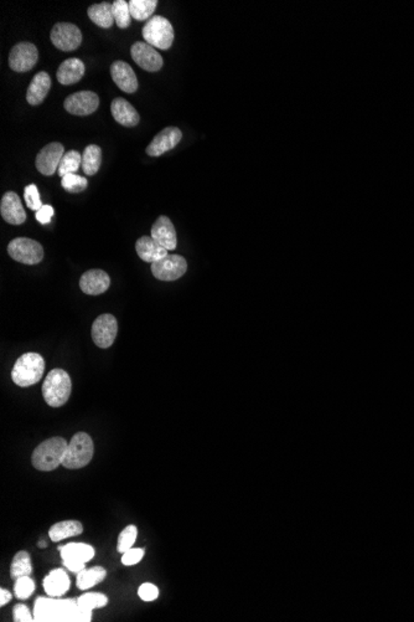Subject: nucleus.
<instances>
[{
    "instance_id": "bb28decb",
    "label": "nucleus",
    "mask_w": 414,
    "mask_h": 622,
    "mask_svg": "<svg viewBox=\"0 0 414 622\" xmlns=\"http://www.w3.org/2000/svg\"><path fill=\"white\" fill-rule=\"evenodd\" d=\"M87 14H88V18L91 19L92 22H95L98 27H103V29H109L113 24H116L114 22L112 4L108 3V1L99 3V4H93V6L88 8Z\"/></svg>"
},
{
    "instance_id": "58836bf2",
    "label": "nucleus",
    "mask_w": 414,
    "mask_h": 622,
    "mask_svg": "<svg viewBox=\"0 0 414 622\" xmlns=\"http://www.w3.org/2000/svg\"><path fill=\"white\" fill-rule=\"evenodd\" d=\"M144 554H146V550L143 548H134V549L132 548L130 550L123 553L122 563H123V565H127V567L135 565V564L140 563V560L143 559Z\"/></svg>"
},
{
    "instance_id": "0eeeda50",
    "label": "nucleus",
    "mask_w": 414,
    "mask_h": 622,
    "mask_svg": "<svg viewBox=\"0 0 414 622\" xmlns=\"http://www.w3.org/2000/svg\"><path fill=\"white\" fill-rule=\"evenodd\" d=\"M8 254L20 264L38 265L43 259V248L33 238H17L8 245Z\"/></svg>"
},
{
    "instance_id": "c85d7f7f",
    "label": "nucleus",
    "mask_w": 414,
    "mask_h": 622,
    "mask_svg": "<svg viewBox=\"0 0 414 622\" xmlns=\"http://www.w3.org/2000/svg\"><path fill=\"white\" fill-rule=\"evenodd\" d=\"M107 576V570L102 567H95L91 569H83L77 574V588L80 590H88L102 583Z\"/></svg>"
},
{
    "instance_id": "39448f33",
    "label": "nucleus",
    "mask_w": 414,
    "mask_h": 622,
    "mask_svg": "<svg viewBox=\"0 0 414 622\" xmlns=\"http://www.w3.org/2000/svg\"><path fill=\"white\" fill-rule=\"evenodd\" d=\"M95 454V445L91 436L86 433H77L71 438L62 466L67 470H80L86 467Z\"/></svg>"
},
{
    "instance_id": "dca6fc26",
    "label": "nucleus",
    "mask_w": 414,
    "mask_h": 622,
    "mask_svg": "<svg viewBox=\"0 0 414 622\" xmlns=\"http://www.w3.org/2000/svg\"><path fill=\"white\" fill-rule=\"evenodd\" d=\"M0 214L11 225H22L27 220V212L24 210L22 201L14 191H8L3 195L0 201Z\"/></svg>"
},
{
    "instance_id": "a211bd4d",
    "label": "nucleus",
    "mask_w": 414,
    "mask_h": 622,
    "mask_svg": "<svg viewBox=\"0 0 414 622\" xmlns=\"http://www.w3.org/2000/svg\"><path fill=\"white\" fill-rule=\"evenodd\" d=\"M111 76L117 86L127 93H134L138 90V80L134 70L124 61H114L111 65Z\"/></svg>"
},
{
    "instance_id": "9d476101",
    "label": "nucleus",
    "mask_w": 414,
    "mask_h": 622,
    "mask_svg": "<svg viewBox=\"0 0 414 622\" xmlns=\"http://www.w3.org/2000/svg\"><path fill=\"white\" fill-rule=\"evenodd\" d=\"M118 334V323L113 314H101L92 325V339L96 346L107 349Z\"/></svg>"
},
{
    "instance_id": "c9c22d12",
    "label": "nucleus",
    "mask_w": 414,
    "mask_h": 622,
    "mask_svg": "<svg viewBox=\"0 0 414 622\" xmlns=\"http://www.w3.org/2000/svg\"><path fill=\"white\" fill-rule=\"evenodd\" d=\"M137 538H138V528L133 525L125 527L118 536V552L123 554L132 549Z\"/></svg>"
},
{
    "instance_id": "72a5a7b5",
    "label": "nucleus",
    "mask_w": 414,
    "mask_h": 622,
    "mask_svg": "<svg viewBox=\"0 0 414 622\" xmlns=\"http://www.w3.org/2000/svg\"><path fill=\"white\" fill-rule=\"evenodd\" d=\"M77 604L80 607L93 611L95 609H101L107 605L108 597L99 593H87L77 599Z\"/></svg>"
},
{
    "instance_id": "393cba45",
    "label": "nucleus",
    "mask_w": 414,
    "mask_h": 622,
    "mask_svg": "<svg viewBox=\"0 0 414 622\" xmlns=\"http://www.w3.org/2000/svg\"><path fill=\"white\" fill-rule=\"evenodd\" d=\"M62 560H78L82 563L91 562L95 557V549L85 543H70L60 548Z\"/></svg>"
},
{
    "instance_id": "20e7f679",
    "label": "nucleus",
    "mask_w": 414,
    "mask_h": 622,
    "mask_svg": "<svg viewBox=\"0 0 414 622\" xmlns=\"http://www.w3.org/2000/svg\"><path fill=\"white\" fill-rule=\"evenodd\" d=\"M72 390L70 375L64 369H53L43 384V396L51 407H60L69 401Z\"/></svg>"
},
{
    "instance_id": "4be33fe9",
    "label": "nucleus",
    "mask_w": 414,
    "mask_h": 622,
    "mask_svg": "<svg viewBox=\"0 0 414 622\" xmlns=\"http://www.w3.org/2000/svg\"><path fill=\"white\" fill-rule=\"evenodd\" d=\"M86 72L83 61L76 58L67 59L60 65L56 72L57 81L61 85H74L81 80Z\"/></svg>"
},
{
    "instance_id": "37998d69",
    "label": "nucleus",
    "mask_w": 414,
    "mask_h": 622,
    "mask_svg": "<svg viewBox=\"0 0 414 622\" xmlns=\"http://www.w3.org/2000/svg\"><path fill=\"white\" fill-rule=\"evenodd\" d=\"M64 565L72 573L78 574L85 569L86 563H82V562H78V560H64Z\"/></svg>"
},
{
    "instance_id": "a878e982",
    "label": "nucleus",
    "mask_w": 414,
    "mask_h": 622,
    "mask_svg": "<svg viewBox=\"0 0 414 622\" xmlns=\"http://www.w3.org/2000/svg\"><path fill=\"white\" fill-rule=\"evenodd\" d=\"M83 525L78 520H64L53 525L49 530V536L51 541L57 543L64 541L66 538H72L82 534Z\"/></svg>"
},
{
    "instance_id": "4468645a",
    "label": "nucleus",
    "mask_w": 414,
    "mask_h": 622,
    "mask_svg": "<svg viewBox=\"0 0 414 622\" xmlns=\"http://www.w3.org/2000/svg\"><path fill=\"white\" fill-rule=\"evenodd\" d=\"M98 106H99V97L97 93L92 91L72 93L64 102L66 111L75 116H90L97 111Z\"/></svg>"
},
{
    "instance_id": "9b49d317",
    "label": "nucleus",
    "mask_w": 414,
    "mask_h": 622,
    "mask_svg": "<svg viewBox=\"0 0 414 622\" xmlns=\"http://www.w3.org/2000/svg\"><path fill=\"white\" fill-rule=\"evenodd\" d=\"M39 59L38 48L32 43H19L11 50L9 66L15 72H27L34 69Z\"/></svg>"
},
{
    "instance_id": "6ab92c4d",
    "label": "nucleus",
    "mask_w": 414,
    "mask_h": 622,
    "mask_svg": "<svg viewBox=\"0 0 414 622\" xmlns=\"http://www.w3.org/2000/svg\"><path fill=\"white\" fill-rule=\"evenodd\" d=\"M111 286V278L107 272L102 270H88L80 278L82 292L97 296L106 292Z\"/></svg>"
},
{
    "instance_id": "412c9836",
    "label": "nucleus",
    "mask_w": 414,
    "mask_h": 622,
    "mask_svg": "<svg viewBox=\"0 0 414 622\" xmlns=\"http://www.w3.org/2000/svg\"><path fill=\"white\" fill-rule=\"evenodd\" d=\"M51 88V77L48 72L40 71L34 76L33 80L27 87V101L32 106H38L43 103Z\"/></svg>"
},
{
    "instance_id": "f8f14e48",
    "label": "nucleus",
    "mask_w": 414,
    "mask_h": 622,
    "mask_svg": "<svg viewBox=\"0 0 414 622\" xmlns=\"http://www.w3.org/2000/svg\"><path fill=\"white\" fill-rule=\"evenodd\" d=\"M64 156H65V147L59 142H53L39 151L35 165L43 175L51 177L56 173V170H59L60 163Z\"/></svg>"
},
{
    "instance_id": "6e6552de",
    "label": "nucleus",
    "mask_w": 414,
    "mask_h": 622,
    "mask_svg": "<svg viewBox=\"0 0 414 622\" xmlns=\"http://www.w3.org/2000/svg\"><path fill=\"white\" fill-rule=\"evenodd\" d=\"M188 270V262L180 255H167L162 260L151 264L153 276L160 281H177Z\"/></svg>"
},
{
    "instance_id": "a19ab883",
    "label": "nucleus",
    "mask_w": 414,
    "mask_h": 622,
    "mask_svg": "<svg viewBox=\"0 0 414 622\" xmlns=\"http://www.w3.org/2000/svg\"><path fill=\"white\" fill-rule=\"evenodd\" d=\"M13 615H14V621L17 622H32L35 621L34 620L33 616H32V614L29 611V609H27V606L25 605H17L14 607V612H13Z\"/></svg>"
},
{
    "instance_id": "ddd939ff",
    "label": "nucleus",
    "mask_w": 414,
    "mask_h": 622,
    "mask_svg": "<svg viewBox=\"0 0 414 622\" xmlns=\"http://www.w3.org/2000/svg\"><path fill=\"white\" fill-rule=\"evenodd\" d=\"M130 55L132 59L134 60L135 64L148 72H156L160 70L164 64L162 55L156 51V48L143 41H137L132 45Z\"/></svg>"
},
{
    "instance_id": "c756f323",
    "label": "nucleus",
    "mask_w": 414,
    "mask_h": 622,
    "mask_svg": "<svg viewBox=\"0 0 414 622\" xmlns=\"http://www.w3.org/2000/svg\"><path fill=\"white\" fill-rule=\"evenodd\" d=\"M32 572H33V567H32L30 554L25 552V550L17 553L14 557H13V562H11V579L18 580L19 578H22V576H30Z\"/></svg>"
},
{
    "instance_id": "79ce46f5",
    "label": "nucleus",
    "mask_w": 414,
    "mask_h": 622,
    "mask_svg": "<svg viewBox=\"0 0 414 622\" xmlns=\"http://www.w3.org/2000/svg\"><path fill=\"white\" fill-rule=\"evenodd\" d=\"M54 214L55 210L53 206L43 205V208H41L40 210L36 211L35 217H36V220H38L40 224L46 225V224H49V222H51V219L54 217Z\"/></svg>"
},
{
    "instance_id": "b1692460",
    "label": "nucleus",
    "mask_w": 414,
    "mask_h": 622,
    "mask_svg": "<svg viewBox=\"0 0 414 622\" xmlns=\"http://www.w3.org/2000/svg\"><path fill=\"white\" fill-rule=\"evenodd\" d=\"M43 589L50 597H61L70 589V578L64 569H55L43 579Z\"/></svg>"
},
{
    "instance_id": "423d86ee",
    "label": "nucleus",
    "mask_w": 414,
    "mask_h": 622,
    "mask_svg": "<svg viewBox=\"0 0 414 622\" xmlns=\"http://www.w3.org/2000/svg\"><path fill=\"white\" fill-rule=\"evenodd\" d=\"M143 38L146 43L159 50H167L174 43V27L167 18L151 17L143 27Z\"/></svg>"
},
{
    "instance_id": "f257e3e1",
    "label": "nucleus",
    "mask_w": 414,
    "mask_h": 622,
    "mask_svg": "<svg viewBox=\"0 0 414 622\" xmlns=\"http://www.w3.org/2000/svg\"><path fill=\"white\" fill-rule=\"evenodd\" d=\"M35 621L90 622L92 610L80 607L77 601L57 597H39L34 610Z\"/></svg>"
},
{
    "instance_id": "ea45409f",
    "label": "nucleus",
    "mask_w": 414,
    "mask_h": 622,
    "mask_svg": "<svg viewBox=\"0 0 414 622\" xmlns=\"http://www.w3.org/2000/svg\"><path fill=\"white\" fill-rule=\"evenodd\" d=\"M138 595L143 601H154L159 596V589L154 584L146 583V584L140 585Z\"/></svg>"
},
{
    "instance_id": "7ed1b4c3",
    "label": "nucleus",
    "mask_w": 414,
    "mask_h": 622,
    "mask_svg": "<svg viewBox=\"0 0 414 622\" xmlns=\"http://www.w3.org/2000/svg\"><path fill=\"white\" fill-rule=\"evenodd\" d=\"M45 372V360L39 353H25L18 358L11 370L13 381L22 388L39 383Z\"/></svg>"
},
{
    "instance_id": "1a4fd4ad",
    "label": "nucleus",
    "mask_w": 414,
    "mask_h": 622,
    "mask_svg": "<svg viewBox=\"0 0 414 622\" xmlns=\"http://www.w3.org/2000/svg\"><path fill=\"white\" fill-rule=\"evenodd\" d=\"M50 39L55 48L61 51H74L78 49L82 43V33L75 24L71 22H57L55 24Z\"/></svg>"
},
{
    "instance_id": "2eb2a0df",
    "label": "nucleus",
    "mask_w": 414,
    "mask_h": 622,
    "mask_svg": "<svg viewBox=\"0 0 414 622\" xmlns=\"http://www.w3.org/2000/svg\"><path fill=\"white\" fill-rule=\"evenodd\" d=\"M183 138V132L178 127H167L153 138L146 147V154L151 157H160L164 153L172 151L178 146Z\"/></svg>"
},
{
    "instance_id": "aec40b11",
    "label": "nucleus",
    "mask_w": 414,
    "mask_h": 622,
    "mask_svg": "<svg viewBox=\"0 0 414 622\" xmlns=\"http://www.w3.org/2000/svg\"><path fill=\"white\" fill-rule=\"evenodd\" d=\"M111 112L117 123L124 127H135L139 123V114L132 106V103L122 97L114 98L111 103Z\"/></svg>"
},
{
    "instance_id": "473e14b6",
    "label": "nucleus",
    "mask_w": 414,
    "mask_h": 622,
    "mask_svg": "<svg viewBox=\"0 0 414 622\" xmlns=\"http://www.w3.org/2000/svg\"><path fill=\"white\" fill-rule=\"evenodd\" d=\"M112 9H113L114 22L117 24L119 29H127L130 27V3L124 1V0H116L112 3Z\"/></svg>"
},
{
    "instance_id": "f704fd0d",
    "label": "nucleus",
    "mask_w": 414,
    "mask_h": 622,
    "mask_svg": "<svg viewBox=\"0 0 414 622\" xmlns=\"http://www.w3.org/2000/svg\"><path fill=\"white\" fill-rule=\"evenodd\" d=\"M61 185L64 189L67 190L69 193L76 194V193H81L88 187V182L85 177H81L78 174H67L62 180Z\"/></svg>"
},
{
    "instance_id": "2f4dec72",
    "label": "nucleus",
    "mask_w": 414,
    "mask_h": 622,
    "mask_svg": "<svg viewBox=\"0 0 414 622\" xmlns=\"http://www.w3.org/2000/svg\"><path fill=\"white\" fill-rule=\"evenodd\" d=\"M82 165V156L77 151H69L65 153L62 161L60 163L59 173L61 178L67 174H75Z\"/></svg>"
},
{
    "instance_id": "f3484780",
    "label": "nucleus",
    "mask_w": 414,
    "mask_h": 622,
    "mask_svg": "<svg viewBox=\"0 0 414 622\" xmlns=\"http://www.w3.org/2000/svg\"><path fill=\"white\" fill-rule=\"evenodd\" d=\"M151 238H154L156 243L162 245L163 248H165L167 251H172L178 246L177 230H175L172 220L165 215L158 217L156 222L153 224Z\"/></svg>"
},
{
    "instance_id": "f03ea898",
    "label": "nucleus",
    "mask_w": 414,
    "mask_h": 622,
    "mask_svg": "<svg viewBox=\"0 0 414 622\" xmlns=\"http://www.w3.org/2000/svg\"><path fill=\"white\" fill-rule=\"evenodd\" d=\"M67 441L64 438H51L39 445L32 456L33 466L38 471L50 472L56 470L65 457Z\"/></svg>"
},
{
    "instance_id": "4c0bfd02",
    "label": "nucleus",
    "mask_w": 414,
    "mask_h": 622,
    "mask_svg": "<svg viewBox=\"0 0 414 622\" xmlns=\"http://www.w3.org/2000/svg\"><path fill=\"white\" fill-rule=\"evenodd\" d=\"M24 199L30 210L38 211L43 208V201L40 199V193L35 184L27 185L24 190Z\"/></svg>"
},
{
    "instance_id": "cd10ccee",
    "label": "nucleus",
    "mask_w": 414,
    "mask_h": 622,
    "mask_svg": "<svg viewBox=\"0 0 414 622\" xmlns=\"http://www.w3.org/2000/svg\"><path fill=\"white\" fill-rule=\"evenodd\" d=\"M102 164V149L97 144H90L82 153V169L87 175H95Z\"/></svg>"
},
{
    "instance_id": "c03bdc74",
    "label": "nucleus",
    "mask_w": 414,
    "mask_h": 622,
    "mask_svg": "<svg viewBox=\"0 0 414 622\" xmlns=\"http://www.w3.org/2000/svg\"><path fill=\"white\" fill-rule=\"evenodd\" d=\"M11 600V594L6 589H0V606H6Z\"/></svg>"
},
{
    "instance_id": "5701e85b",
    "label": "nucleus",
    "mask_w": 414,
    "mask_h": 622,
    "mask_svg": "<svg viewBox=\"0 0 414 622\" xmlns=\"http://www.w3.org/2000/svg\"><path fill=\"white\" fill-rule=\"evenodd\" d=\"M135 250L140 259L146 262H156L167 256V250L156 243L151 236H142L135 243Z\"/></svg>"
},
{
    "instance_id": "e433bc0d",
    "label": "nucleus",
    "mask_w": 414,
    "mask_h": 622,
    "mask_svg": "<svg viewBox=\"0 0 414 622\" xmlns=\"http://www.w3.org/2000/svg\"><path fill=\"white\" fill-rule=\"evenodd\" d=\"M14 590H15V596L18 599L27 600L33 595V593L35 591V583L30 576H22V578L15 580Z\"/></svg>"
},
{
    "instance_id": "7c9ffc66",
    "label": "nucleus",
    "mask_w": 414,
    "mask_h": 622,
    "mask_svg": "<svg viewBox=\"0 0 414 622\" xmlns=\"http://www.w3.org/2000/svg\"><path fill=\"white\" fill-rule=\"evenodd\" d=\"M156 6H158L156 0H130V15L138 22H144L153 15Z\"/></svg>"
},
{
    "instance_id": "a18cd8bd",
    "label": "nucleus",
    "mask_w": 414,
    "mask_h": 622,
    "mask_svg": "<svg viewBox=\"0 0 414 622\" xmlns=\"http://www.w3.org/2000/svg\"><path fill=\"white\" fill-rule=\"evenodd\" d=\"M39 546H40V547L41 548H45L46 547V543H43V541H40V543H39Z\"/></svg>"
}]
</instances>
